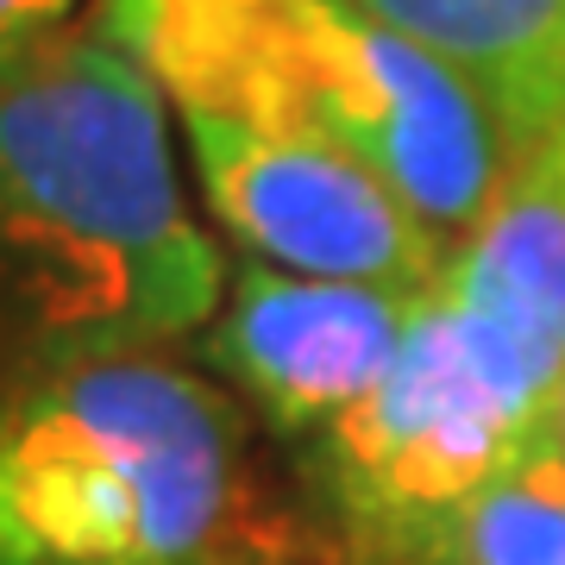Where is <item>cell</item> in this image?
<instances>
[{"label": "cell", "instance_id": "4", "mask_svg": "<svg viewBox=\"0 0 565 565\" xmlns=\"http://www.w3.org/2000/svg\"><path fill=\"white\" fill-rule=\"evenodd\" d=\"M546 452L471 359L446 296L415 302L384 377L315 434V478L352 541L377 559L422 522L471 503Z\"/></svg>", "mask_w": 565, "mask_h": 565}, {"label": "cell", "instance_id": "12", "mask_svg": "<svg viewBox=\"0 0 565 565\" xmlns=\"http://www.w3.org/2000/svg\"><path fill=\"white\" fill-rule=\"evenodd\" d=\"M233 565H296V559H233Z\"/></svg>", "mask_w": 565, "mask_h": 565}, {"label": "cell", "instance_id": "9", "mask_svg": "<svg viewBox=\"0 0 565 565\" xmlns=\"http://www.w3.org/2000/svg\"><path fill=\"white\" fill-rule=\"evenodd\" d=\"M371 565H565V459L546 446Z\"/></svg>", "mask_w": 565, "mask_h": 565}, {"label": "cell", "instance_id": "8", "mask_svg": "<svg viewBox=\"0 0 565 565\" xmlns=\"http://www.w3.org/2000/svg\"><path fill=\"white\" fill-rule=\"evenodd\" d=\"M484 102L522 163L565 132V0H359Z\"/></svg>", "mask_w": 565, "mask_h": 565}, {"label": "cell", "instance_id": "2", "mask_svg": "<svg viewBox=\"0 0 565 565\" xmlns=\"http://www.w3.org/2000/svg\"><path fill=\"white\" fill-rule=\"evenodd\" d=\"M102 32L189 120L340 151L452 252L515 170L484 102L359 0H107Z\"/></svg>", "mask_w": 565, "mask_h": 565}, {"label": "cell", "instance_id": "7", "mask_svg": "<svg viewBox=\"0 0 565 565\" xmlns=\"http://www.w3.org/2000/svg\"><path fill=\"white\" fill-rule=\"evenodd\" d=\"M415 302L359 289V282H315L289 270H239L233 302L202 340V359L239 384L270 427L321 434L384 377Z\"/></svg>", "mask_w": 565, "mask_h": 565}, {"label": "cell", "instance_id": "1", "mask_svg": "<svg viewBox=\"0 0 565 565\" xmlns=\"http://www.w3.org/2000/svg\"><path fill=\"white\" fill-rule=\"evenodd\" d=\"M0 289L63 359L182 340L221 302L158 82L107 32L51 39L0 76Z\"/></svg>", "mask_w": 565, "mask_h": 565}, {"label": "cell", "instance_id": "6", "mask_svg": "<svg viewBox=\"0 0 565 565\" xmlns=\"http://www.w3.org/2000/svg\"><path fill=\"white\" fill-rule=\"evenodd\" d=\"M446 308L515 422L553 446L565 390V132L509 170L446 270Z\"/></svg>", "mask_w": 565, "mask_h": 565}, {"label": "cell", "instance_id": "3", "mask_svg": "<svg viewBox=\"0 0 565 565\" xmlns=\"http://www.w3.org/2000/svg\"><path fill=\"white\" fill-rule=\"evenodd\" d=\"M239 408L151 352H82L0 403V565H233Z\"/></svg>", "mask_w": 565, "mask_h": 565}, {"label": "cell", "instance_id": "5", "mask_svg": "<svg viewBox=\"0 0 565 565\" xmlns=\"http://www.w3.org/2000/svg\"><path fill=\"white\" fill-rule=\"evenodd\" d=\"M189 145L214 221L289 277L359 282L403 302L446 289L452 245L422 214H408L364 163L226 120H189Z\"/></svg>", "mask_w": 565, "mask_h": 565}, {"label": "cell", "instance_id": "10", "mask_svg": "<svg viewBox=\"0 0 565 565\" xmlns=\"http://www.w3.org/2000/svg\"><path fill=\"white\" fill-rule=\"evenodd\" d=\"M76 7L82 0H0V76L32 51H44L51 39H63Z\"/></svg>", "mask_w": 565, "mask_h": 565}, {"label": "cell", "instance_id": "11", "mask_svg": "<svg viewBox=\"0 0 565 565\" xmlns=\"http://www.w3.org/2000/svg\"><path fill=\"white\" fill-rule=\"evenodd\" d=\"M553 452L565 459V390H559V408H553Z\"/></svg>", "mask_w": 565, "mask_h": 565}]
</instances>
